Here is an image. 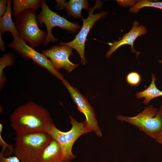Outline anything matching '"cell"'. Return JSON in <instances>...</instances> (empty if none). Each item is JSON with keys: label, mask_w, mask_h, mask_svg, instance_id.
Returning a JSON list of instances; mask_svg holds the SVG:
<instances>
[{"label": "cell", "mask_w": 162, "mask_h": 162, "mask_svg": "<svg viewBox=\"0 0 162 162\" xmlns=\"http://www.w3.org/2000/svg\"><path fill=\"white\" fill-rule=\"evenodd\" d=\"M14 55L10 53L3 55L0 58V89L1 91L6 81V77L4 72V68L12 66L14 62Z\"/></svg>", "instance_id": "e0dca14e"}, {"label": "cell", "mask_w": 162, "mask_h": 162, "mask_svg": "<svg viewBox=\"0 0 162 162\" xmlns=\"http://www.w3.org/2000/svg\"><path fill=\"white\" fill-rule=\"evenodd\" d=\"M141 80L140 74L135 72L129 73L126 77V80L128 84L133 86L139 85L140 83Z\"/></svg>", "instance_id": "ffe728a7"}, {"label": "cell", "mask_w": 162, "mask_h": 162, "mask_svg": "<svg viewBox=\"0 0 162 162\" xmlns=\"http://www.w3.org/2000/svg\"><path fill=\"white\" fill-rule=\"evenodd\" d=\"M145 7L154 8L162 10V2H153L147 0H141L131 6L129 11L133 13H137L140 9Z\"/></svg>", "instance_id": "ac0fdd59"}, {"label": "cell", "mask_w": 162, "mask_h": 162, "mask_svg": "<svg viewBox=\"0 0 162 162\" xmlns=\"http://www.w3.org/2000/svg\"><path fill=\"white\" fill-rule=\"evenodd\" d=\"M116 118L136 127L139 130L154 139L162 132L161 106L158 110L151 105L145 107L142 111L134 116L128 117L118 115Z\"/></svg>", "instance_id": "277c9868"}, {"label": "cell", "mask_w": 162, "mask_h": 162, "mask_svg": "<svg viewBox=\"0 0 162 162\" xmlns=\"http://www.w3.org/2000/svg\"><path fill=\"white\" fill-rule=\"evenodd\" d=\"M117 2L118 4L122 6H128L134 5L135 3H137L138 2L136 1H124V0H117Z\"/></svg>", "instance_id": "603a6c76"}, {"label": "cell", "mask_w": 162, "mask_h": 162, "mask_svg": "<svg viewBox=\"0 0 162 162\" xmlns=\"http://www.w3.org/2000/svg\"><path fill=\"white\" fill-rule=\"evenodd\" d=\"M56 6L59 9L64 8L68 14L75 18L81 17V11L82 9L88 11L90 8L88 2L86 0H56Z\"/></svg>", "instance_id": "7c38bea8"}, {"label": "cell", "mask_w": 162, "mask_h": 162, "mask_svg": "<svg viewBox=\"0 0 162 162\" xmlns=\"http://www.w3.org/2000/svg\"><path fill=\"white\" fill-rule=\"evenodd\" d=\"M158 62L159 63L162 64V60H158Z\"/></svg>", "instance_id": "484cf974"}, {"label": "cell", "mask_w": 162, "mask_h": 162, "mask_svg": "<svg viewBox=\"0 0 162 162\" xmlns=\"http://www.w3.org/2000/svg\"><path fill=\"white\" fill-rule=\"evenodd\" d=\"M155 140L159 143L162 144V132L156 136Z\"/></svg>", "instance_id": "d4e9b609"}, {"label": "cell", "mask_w": 162, "mask_h": 162, "mask_svg": "<svg viewBox=\"0 0 162 162\" xmlns=\"http://www.w3.org/2000/svg\"><path fill=\"white\" fill-rule=\"evenodd\" d=\"M41 0H14L13 1L12 14L15 17L27 10H37L41 6Z\"/></svg>", "instance_id": "2e32d148"}, {"label": "cell", "mask_w": 162, "mask_h": 162, "mask_svg": "<svg viewBox=\"0 0 162 162\" xmlns=\"http://www.w3.org/2000/svg\"><path fill=\"white\" fill-rule=\"evenodd\" d=\"M70 117L71 128L69 131H62L53 124L49 126L46 132L60 146L64 162H70L76 157L72 152L74 142L81 135L91 131L85 122H79L70 115Z\"/></svg>", "instance_id": "3957f363"}, {"label": "cell", "mask_w": 162, "mask_h": 162, "mask_svg": "<svg viewBox=\"0 0 162 162\" xmlns=\"http://www.w3.org/2000/svg\"><path fill=\"white\" fill-rule=\"evenodd\" d=\"M16 135L13 154L21 162H39L45 148L52 139L45 132Z\"/></svg>", "instance_id": "7a4b0ae2"}, {"label": "cell", "mask_w": 162, "mask_h": 162, "mask_svg": "<svg viewBox=\"0 0 162 162\" xmlns=\"http://www.w3.org/2000/svg\"><path fill=\"white\" fill-rule=\"evenodd\" d=\"M139 25L138 21H135L131 29L129 32L123 35L121 39L117 41H113V43H108L110 46V47L106 55L107 58H109L112 54L119 48L125 45L130 46L131 52L133 53H136L137 57L141 53L134 50V43L138 37L145 34L147 32V31L144 26L141 25L139 26Z\"/></svg>", "instance_id": "8fae6325"}, {"label": "cell", "mask_w": 162, "mask_h": 162, "mask_svg": "<svg viewBox=\"0 0 162 162\" xmlns=\"http://www.w3.org/2000/svg\"><path fill=\"white\" fill-rule=\"evenodd\" d=\"M2 35L0 34V49L2 52L5 50L4 42L2 38Z\"/></svg>", "instance_id": "cb8c5ba5"}, {"label": "cell", "mask_w": 162, "mask_h": 162, "mask_svg": "<svg viewBox=\"0 0 162 162\" xmlns=\"http://www.w3.org/2000/svg\"><path fill=\"white\" fill-rule=\"evenodd\" d=\"M41 10L38 16L37 20L40 25L44 23L46 27L47 35L44 45L46 46L50 43L58 41L52 33V30L55 27H58L71 33L77 32L81 28L77 23L71 22L51 10L46 1L41 0Z\"/></svg>", "instance_id": "8992f818"}, {"label": "cell", "mask_w": 162, "mask_h": 162, "mask_svg": "<svg viewBox=\"0 0 162 162\" xmlns=\"http://www.w3.org/2000/svg\"><path fill=\"white\" fill-rule=\"evenodd\" d=\"M61 81L76 105L78 110L85 115L86 120L84 122L87 127L98 136L101 137L102 134L98 125L95 111L87 99L77 88L71 86L67 80L64 79Z\"/></svg>", "instance_id": "9c48e42d"}, {"label": "cell", "mask_w": 162, "mask_h": 162, "mask_svg": "<svg viewBox=\"0 0 162 162\" xmlns=\"http://www.w3.org/2000/svg\"><path fill=\"white\" fill-rule=\"evenodd\" d=\"M10 121L16 134L46 132L49 126L54 124L47 110L32 101L16 109L10 116Z\"/></svg>", "instance_id": "6da1fadb"}, {"label": "cell", "mask_w": 162, "mask_h": 162, "mask_svg": "<svg viewBox=\"0 0 162 162\" xmlns=\"http://www.w3.org/2000/svg\"><path fill=\"white\" fill-rule=\"evenodd\" d=\"M42 53L50 59L54 67L58 70L62 69L68 73L71 72L79 66L70 60L73 55V48L67 45H56L49 49L42 50Z\"/></svg>", "instance_id": "30bf717a"}, {"label": "cell", "mask_w": 162, "mask_h": 162, "mask_svg": "<svg viewBox=\"0 0 162 162\" xmlns=\"http://www.w3.org/2000/svg\"><path fill=\"white\" fill-rule=\"evenodd\" d=\"M8 0H0V18L2 17L6 12Z\"/></svg>", "instance_id": "7402d4cb"}, {"label": "cell", "mask_w": 162, "mask_h": 162, "mask_svg": "<svg viewBox=\"0 0 162 162\" xmlns=\"http://www.w3.org/2000/svg\"><path fill=\"white\" fill-rule=\"evenodd\" d=\"M39 162H64L61 148L58 143L52 139L44 150Z\"/></svg>", "instance_id": "4fadbf2b"}, {"label": "cell", "mask_w": 162, "mask_h": 162, "mask_svg": "<svg viewBox=\"0 0 162 162\" xmlns=\"http://www.w3.org/2000/svg\"><path fill=\"white\" fill-rule=\"evenodd\" d=\"M102 6V2L100 0H97L94 6L93 7H91L88 11V17L86 19L82 17V27L74 38L69 42H61L60 43L61 45H67L76 50L80 56L81 64L83 66L85 65L87 62L85 56V47L88 35L95 22L108 14V12L104 10L94 14H93L96 9H100Z\"/></svg>", "instance_id": "52a82bcc"}, {"label": "cell", "mask_w": 162, "mask_h": 162, "mask_svg": "<svg viewBox=\"0 0 162 162\" xmlns=\"http://www.w3.org/2000/svg\"><path fill=\"white\" fill-rule=\"evenodd\" d=\"M36 10H26L16 16L14 20L20 36L33 48L43 44L47 35L46 31L38 27Z\"/></svg>", "instance_id": "5b68a950"}, {"label": "cell", "mask_w": 162, "mask_h": 162, "mask_svg": "<svg viewBox=\"0 0 162 162\" xmlns=\"http://www.w3.org/2000/svg\"><path fill=\"white\" fill-rule=\"evenodd\" d=\"M8 45L27 59H31L39 66L46 69L53 76L60 80L64 79L63 75L54 66L50 60L43 53L28 45L20 36L14 38Z\"/></svg>", "instance_id": "ba28073f"}, {"label": "cell", "mask_w": 162, "mask_h": 162, "mask_svg": "<svg viewBox=\"0 0 162 162\" xmlns=\"http://www.w3.org/2000/svg\"><path fill=\"white\" fill-rule=\"evenodd\" d=\"M0 162H21L14 156L6 157L0 153Z\"/></svg>", "instance_id": "44dd1931"}, {"label": "cell", "mask_w": 162, "mask_h": 162, "mask_svg": "<svg viewBox=\"0 0 162 162\" xmlns=\"http://www.w3.org/2000/svg\"><path fill=\"white\" fill-rule=\"evenodd\" d=\"M11 2L12 0H8L6 12L0 18V34L3 35L5 32L9 31L11 33L14 38H15L20 36L12 19Z\"/></svg>", "instance_id": "5bb4252c"}, {"label": "cell", "mask_w": 162, "mask_h": 162, "mask_svg": "<svg viewBox=\"0 0 162 162\" xmlns=\"http://www.w3.org/2000/svg\"><path fill=\"white\" fill-rule=\"evenodd\" d=\"M3 128V124L1 122L0 123V143L1 146L2 147V149L0 153L4 156L8 157L10 156V155L13 153L14 146L6 143L3 139L2 136Z\"/></svg>", "instance_id": "d6986e66"}, {"label": "cell", "mask_w": 162, "mask_h": 162, "mask_svg": "<svg viewBox=\"0 0 162 162\" xmlns=\"http://www.w3.org/2000/svg\"><path fill=\"white\" fill-rule=\"evenodd\" d=\"M156 79L154 74H152V81L149 86L146 89L136 93L138 99L144 98L143 103L147 105L152 99L160 96H162V91L158 89L155 84Z\"/></svg>", "instance_id": "9a60e30c"}]
</instances>
